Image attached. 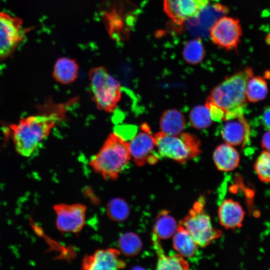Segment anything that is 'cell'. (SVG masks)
<instances>
[{
  "label": "cell",
  "instance_id": "obj_25",
  "mask_svg": "<svg viewBox=\"0 0 270 270\" xmlns=\"http://www.w3.org/2000/svg\"><path fill=\"white\" fill-rule=\"evenodd\" d=\"M106 215L116 222L125 220L130 214V208L127 202L122 198H114L108 203Z\"/></svg>",
  "mask_w": 270,
  "mask_h": 270
},
{
  "label": "cell",
  "instance_id": "obj_29",
  "mask_svg": "<svg viewBox=\"0 0 270 270\" xmlns=\"http://www.w3.org/2000/svg\"><path fill=\"white\" fill-rule=\"evenodd\" d=\"M261 144L263 149L267 152H270V131L265 132L262 136Z\"/></svg>",
  "mask_w": 270,
  "mask_h": 270
},
{
  "label": "cell",
  "instance_id": "obj_12",
  "mask_svg": "<svg viewBox=\"0 0 270 270\" xmlns=\"http://www.w3.org/2000/svg\"><path fill=\"white\" fill-rule=\"evenodd\" d=\"M164 10L176 24L198 17L208 6L209 0H163Z\"/></svg>",
  "mask_w": 270,
  "mask_h": 270
},
{
  "label": "cell",
  "instance_id": "obj_28",
  "mask_svg": "<svg viewBox=\"0 0 270 270\" xmlns=\"http://www.w3.org/2000/svg\"><path fill=\"white\" fill-rule=\"evenodd\" d=\"M262 118L264 128L270 131V106L264 109Z\"/></svg>",
  "mask_w": 270,
  "mask_h": 270
},
{
  "label": "cell",
  "instance_id": "obj_16",
  "mask_svg": "<svg viewBox=\"0 0 270 270\" xmlns=\"http://www.w3.org/2000/svg\"><path fill=\"white\" fill-rule=\"evenodd\" d=\"M79 66L75 59L68 57H60L55 62L52 76L58 82L62 84H70L78 77Z\"/></svg>",
  "mask_w": 270,
  "mask_h": 270
},
{
  "label": "cell",
  "instance_id": "obj_19",
  "mask_svg": "<svg viewBox=\"0 0 270 270\" xmlns=\"http://www.w3.org/2000/svg\"><path fill=\"white\" fill-rule=\"evenodd\" d=\"M172 244L178 254L185 258L194 256L198 250V245L180 223L173 236Z\"/></svg>",
  "mask_w": 270,
  "mask_h": 270
},
{
  "label": "cell",
  "instance_id": "obj_26",
  "mask_svg": "<svg viewBox=\"0 0 270 270\" xmlns=\"http://www.w3.org/2000/svg\"><path fill=\"white\" fill-rule=\"evenodd\" d=\"M191 126L197 129L206 128L212 122L210 112L206 106H197L194 107L189 116Z\"/></svg>",
  "mask_w": 270,
  "mask_h": 270
},
{
  "label": "cell",
  "instance_id": "obj_9",
  "mask_svg": "<svg viewBox=\"0 0 270 270\" xmlns=\"http://www.w3.org/2000/svg\"><path fill=\"white\" fill-rule=\"evenodd\" d=\"M210 35L216 46L227 50L236 49L242 36L240 22L232 17H221L212 26Z\"/></svg>",
  "mask_w": 270,
  "mask_h": 270
},
{
  "label": "cell",
  "instance_id": "obj_22",
  "mask_svg": "<svg viewBox=\"0 0 270 270\" xmlns=\"http://www.w3.org/2000/svg\"><path fill=\"white\" fill-rule=\"evenodd\" d=\"M246 92L247 100L250 102H256L265 98L268 88L264 78L260 76L251 77L247 82Z\"/></svg>",
  "mask_w": 270,
  "mask_h": 270
},
{
  "label": "cell",
  "instance_id": "obj_3",
  "mask_svg": "<svg viewBox=\"0 0 270 270\" xmlns=\"http://www.w3.org/2000/svg\"><path fill=\"white\" fill-rule=\"evenodd\" d=\"M131 160L128 141L116 132L110 133L89 164L104 180H116Z\"/></svg>",
  "mask_w": 270,
  "mask_h": 270
},
{
  "label": "cell",
  "instance_id": "obj_4",
  "mask_svg": "<svg viewBox=\"0 0 270 270\" xmlns=\"http://www.w3.org/2000/svg\"><path fill=\"white\" fill-rule=\"evenodd\" d=\"M100 11L110 38L118 42L128 40L136 20V6L128 0H105Z\"/></svg>",
  "mask_w": 270,
  "mask_h": 270
},
{
  "label": "cell",
  "instance_id": "obj_17",
  "mask_svg": "<svg viewBox=\"0 0 270 270\" xmlns=\"http://www.w3.org/2000/svg\"><path fill=\"white\" fill-rule=\"evenodd\" d=\"M213 160L218 170L229 172L238 166L240 156L232 146L226 143L216 148L213 153Z\"/></svg>",
  "mask_w": 270,
  "mask_h": 270
},
{
  "label": "cell",
  "instance_id": "obj_8",
  "mask_svg": "<svg viewBox=\"0 0 270 270\" xmlns=\"http://www.w3.org/2000/svg\"><path fill=\"white\" fill-rule=\"evenodd\" d=\"M26 32L20 18L0 12V60L14 53L24 40Z\"/></svg>",
  "mask_w": 270,
  "mask_h": 270
},
{
  "label": "cell",
  "instance_id": "obj_2",
  "mask_svg": "<svg viewBox=\"0 0 270 270\" xmlns=\"http://www.w3.org/2000/svg\"><path fill=\"white\" fill-rule=\"evenodd\" d=\"M253 70L246 67L225 78L212 90L205 106L219 108L224 114V120L243 114L246 104V86L253 76Z\"/></svg>",
  "mask_w": 270,
  "mask_h": 270
},
{
  "label": "cell",
  "instance_id": "obj_1",
  "mask_svg": "<svg viewBox=\"0 0 270 270\" xmlns=\"http://www.w3.org/2000/svg\"><path fill=\"white\" fill-rule=\"evenodd\" d=\"M77 100L74 98L62 103L47 102L40 106L38 114L11 124L12 139L17 152L23 156H30L56 124L66 118L68 110Z\"/></svg>",
  "mask_w": 270,
  "mask_h": 270
},
{
  "label": "cell",
  "instance_id": "obj_15",
  "mask_svg": "<svg viewBox=\"0 0 270 270\" xmlns=\"http://www.w3.org/2000/svg\"><path fill=\"white\" fill-rule=\"evenodd\" d=\"M245 212L236 201L229 198L225 200L218 210L220 224L226 229H236L242 226Z\"/></svg>",
  "mask_w": 270,
  "mask_h": 270
},
{
  "label": "cell",
  "instance_id": "obj_18",
  "mask_svg": "<svg viewBox=\"0 0 270 270\" xmlns=\"http://www.w3.org/2000/svg\"><path fill=\"white\" fill-rule=\"evenodd\" d=\"M152 242L154 249L158 256L156 270H186L188 269V263L180 254L166 255L160 239L154 234H152Z\"/></svg>",
  "mask_w": 270,
  "mask_h": 270
},
{
  "label": "cell",
  "instance_id": "obj_11",
  "mask_svg": "<svg viewBox=\"0 0 270 270\" xmlns=\"http://www.w3.org/2000/svg\"><path fill=\"white\" fill-rule=\"evenodd\" d=\"M56 226L62 232L78 233L85 222L86 206L82 204H58L54 206Z\"/></svg>",
  "mask_w": 270,
  "mask_h": 270
},
{
  "label": "cell",
  "instance_id": "obj_6",
  "mask_svg": "<svg viewBox=\"0 0 270 270\" xmlns=\"http://www.w3.org/2000/svg\"><path fill=\"white\" fill-rule=\"evenodd\" d=\"M153 137L158 154L180 164L198 156L201 152L200 142L196 135L182 132L170 136L159 132Z\"/></svg>",
  "mask_w": 270,
  "mask_h": 270
},
{
  "label": "cell",
  "instance_id": "obj_7",
  "mask_svg": "<svg viewBox=\"0 0 270 270\" xmlns=\"http://www.w3.org/2000/svg\"><path fill=\"white\" fill-rule=\"evenodd\" d=\"M201 200L196 202L180 224L188 232L198 246L204 248L222 236V232L214 228L210 218L205 212Z\"/></svg>",
  "mask_w": 270,
  "mask_h": 270
},
{
  "label": "cell",
  "instance_id": "obj_20",
  "mask_svg": "<svg viewBox=\"0 0 270 270\" xmlns=\"http://www.w3.org/2000/svg\"><path fill=\"white\" fill-rule=\"evenodd\" d=\"M160 132L170 136L182 133L186 126L185 118L181 112L176 109L164 112L160 122Z\"/></svg>",
  "mask_w": 270,
  "mask_h": 270
},
{
  "label": "cell",
  "instance_id": "obj_24",
  "mask_svg": "<svg viewBox=\"0 0 270 270\" xmlns=\"http://www.w3.org/2000/svg\"><path fill=\"white\" fill-rule=\"evenodd\" d=\"M120 251L128 256L138 254L142 250V244L140 237L135 233L127 232L119 238Z\"/></svg>",
  "mask_w": 270,
  "mask_h": 270
},
{
  "label": "cell",
  "instance_id": "obj_13",
  "mask_svg": "<svg viewBox=\"0 0 270 270\" xmlns=\"http://www.w3.org/2000/svg\"><path fill=\"white\" fill-rule=\"evenodd\" d=\"M120 252L116 248L96 250L92 254L86 256L82 268L84 270H119L126 267L124 260L120 258Z\"/></svg>",
  "mask_w": 270,
  "mask_h": 270
},
{
  "label": "cell",
  "instance_id": "obj_23",
  "mask_svg": "<svg viewBox=\"0 0 270 270\" xmlns=\"http://www.w3.org/2000/svg\"><path fill=\"white\" fill-rule=\"evenodd\" d=\"M205 51L202 40L194 38L187 42L184 47L182 56L188 64H197L204 59Z\"/></svg>",
  "mask_w": 270,
  "mask_h": 270
},
{
  "label": "cell",
  "instance_id": "obj_14",
  "mask_svg": "<svg viewBox=\"0 0 270 270\" xmlns=\"http://www.w3.org/2000/svg\"><path fill=\"white\" fill-rule=\"evenodd\" d=\"M222 136L226 143L232 146H244L248 142L250 126L243 114L225 120Z\"/></svg>",
  "mask_w": 270,
  "mask_h": 270
},
{
  "label": "cell",
  "instance_id": "obj_21",
  "mask_svg": "<svg viewBox=\"0 0 270 270\" xmlns=\"http://www.w3.org/2000/svg\"><path fill=\"white\" fill-rule=\"evenodd\" d=\"M178 224L168 210H162L158 215L154 226L152 234L158 238L167 239L174 236Z\"/></svg>",
  "mask_w": 270,
  "mask_h": 270
},
{
  "label": "cell",
  "instance_id": "obj_5",
  "mask_svg": "<svg viewBox=\"0 0 270 270\" xmlns=\"http://www.w3.org/2000/svg\"><path fill=\"white\" fill-rule=\"evenodd\" d=\"M90 90L96 108L107 113L116 108L122 96V86L104 66L91 69L88 72Z\"/></svg>",
  "mask_w": 270,
  "mask_h": 270
},
{
  "label": "cell",
  "instance_id": "obj_27",
  "mask_svg": "<svg viewBox=\"0 0 270 270\" xmlns=\"http://www.w3.org/2000/svg\"><path fill=\"white\" fill-rule=\"evenodd\" d=\"M254 169L260 181L270 184V152L264 150L257 158Z\"/></svg>",
  "mask_w": 270,
  "mask_h": 270
},
{
  "label": "cell",
  "instance_id": "obj_10",
  "mask_svg": "<svg viewBox=\"0 0 270 270\" xmlns=\"http://www.w3.org/2000/svg\"><path fill=\"white\" fill-rule=\"evenodd\" d=\"M140 130L128 141L131 158L138 166H143L146 162L154 164L158 160V154L154 152L155 144L149 126L144 123Z\"/></svg>",
  "mask_w": 270,
  "mask_h": 270
}]
</instances>
